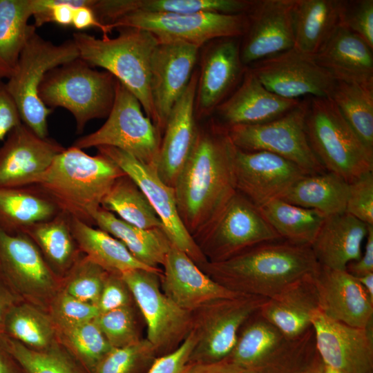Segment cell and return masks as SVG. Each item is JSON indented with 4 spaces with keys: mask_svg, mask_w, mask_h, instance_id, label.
Wrapping results in <instances>:
<instances>
[{
    "mask_svg": "<svg viewBox=\"0 0 373 373\" xmlns=\"http://www.w3.org/2000/svg\"><path fill=\"white\" fill-rule=\"evenodd\" d=\"M93 321L113 347H124L140 340L130 305L100 313Z\"/></svg>",
    "mask_w": 373,
    "mask_h": 373,
    "instance_id": "47",
    "label": "cell"
},
{
    "mask_svg": "<svg viewBox=\"0 0 373 373\" xmlns=\"http://www.w3.org/2000/svg\"><path fill=\"white\" fill-rule=\"evenodd\" d=\"M254 0H95L92 9L101 23L108 27L119 17L131 12L247 13Z\"/></svg>",
    "mask_w": 373,
    "mask_h": 373,
    "instance_id": "31",
    "label": "cell"
},
{
    "mask_svg": "<svg viewBox=\"0 0 373 373\" xmlns=\"http://www.w3.org/2000/svg\"><path fill=\"white\" fill-rule=\"evenodd\" d=\"M246 69L238 38L217 39L205 55L198 77L196 99L200 113L216 109L242 79Z\"/></svg>",
    "mask_w": 373,
    "mask_h": 373,
    "instance_id": "27",
    "label": "cell"
},
{
    "mask_svg": "<svg viewBox=\"0 0 373 373\" xmlns=\"http://www.w3.org/2000/svg\"><path fill=\"white\" fill-rule=\"evenodd\" d=\"M345 270L355 277L373 273V225L369 226L363 254L358 260L350 262Z\"/></svg>",
    "mask_w": 373,
    "mask_h": 373,
    "instance_id": "55",
    "label": "cell"
},
{
    "mask_svg": "<svg viewBox=\"0 0 373 373\" xmlns=\"http://www.w3.org/2000/svg\"><path fill=\"white\" fill-rule=\"evenodd\" d=\"M124 175L108 157L99 153L90 155L71 146L59 153L32 185L60 212L93 226L94 213L116 180Z\"/></svg>",
    "mask_w": 373,
    "mask_h": 373,
    "instance_id": "3",
    "label": "cell"
},
{
    "mask_svg": "<svg viewBox=\"0 0 373 373\" xmlns=\"http://www.w3.org/2000/svg\"><path fill=\"white\" fill-rule=\"evenodd\" d=\"M340 26L358 35L373 49V0H343Z\"/></svg>",
    "mask_w": 373,
    "mask_h": 373,
    "instance_id": "49",
    "label": "cell"
},
{
    "mask_svg": "<svg viewBox=\"0 0 373 373\" xmlns=\"http://www.w3.org/2000/svg\"><path fill=\"white\" fill-rule=\"evenodd\" d=\"M0 373H24L0 338Z\"/></svg>",
    "mask_w": 373,
    "mask_h": 373,
    "instance_id": "59",
    "label": "cell"
},
{
    "mask_svg": "<svg viewBox=\"0 0 373 373\" xmlns=\"http://www.w3.org/2000/svg\"><path fill=\"white\" fill-rule=\"evenodd\" d=\"M60 212L33 185L0 186V229L10 234L23 233L30 226L50 220Z\"/></svg>",
    "mask_w": 373,
    "mask_h": 373,
    "instance_id": "34",
    "label": "cell"
},
{
    "mask_svg": "<svg viewBox=\"0 0 373 373\" xmlns=\"http://www.w3.org/2000/svg\"><path fill=\"white\" fill-rule=\"evenodd\" d=\"M94 224L122 242L142 263L159 269L171 243L162 229H144L129 224L102 207L93 214Z\"/></svg>",
    "mask_w": 373,
    "mask_h": 373,
    "instance_id": "33",
    "label": "cell"
},
{
    "mask_svg": "<svg viewBox=\"0 0 373 373\" xmlns=\"http://www.w3.org/2000/svg\"><path fill=\"white\" fill-rule=\"evenodd\" d=\"M113 161L144 193L160 218L171 245L185 253L197 265L208 261L198 245L184 227L178 214L173 188L166 185L156 170L130 154L111 146L97 148Z\"/></svg>",
    "mask_w": 373,
    "mask_h": 373,
    "instance_id": "13",
    "label": "cell"
},
{
    "mask_svg": "<svg viewBox=\"0 0 373 373\" xmlns=\"http://www.w3.org/2000/svg\"><path fill=\"white\" fill-rule=\"evenodd\" d=\"M349 186L345 212L373 225V173L364 174Z\"/></svg>",
    "mask_w": 373,
    "mask_h": 373,
    "instance_id": "50",
    "label": "cell"
},
{
    "mask_svg": "<svg viewBox=\"0 0 373 373\" xmlns=\"http://www.w3.org/2000/svg\"><path fill=\"white\" fill-rule=\"evenodd\" d=\"M116 79L95 70L78 57L50 70L39 88V97L48 108H64L73 115L81 133L94 119L108 117L115 95Z\"/></svg>",
    "mask_w": 373,
    "mask_h": 373,
    "instance_id": "7",
    "label": "cell"
},
{
    "mask_svg": "<svg viewBox=\"0 0 373 373\" xmlns=\"http://www.w3.org/2000/svg\"><path fill=\"white\" fill-rule=\"evenodd\" d=\"M157 351L146 338L122 347H113L93 373H146Z\"/></svg>",
    "mask_w": 373,
    "mask_h": 373,
    "instance_id": "45",
    "label": "cell"
},
{
    "mask_svg": "<svg viewBox=\"0 0 373 373\" xmlns=\"http://www.w3.org/2000/svg\"><path fill=\"white\" fill-rule=\"evenodd\" d=\"M247 26V13L217 12H131L108 25L110 30L122 28H137L151 32L158 42H180L198 48L211 40L242 37Z\"/></svg>",
    "mask_w": 373,
    "mask_h": 373,
    "instance_id": "10",
    "label": "cell"
},
{
    "mask_svg": "<svg viewBox=\"0 0 373 373\" xmlns=\"http://www.w3.org/2000/svg\"><path fill=\"white\" fill-rule=\"evenodd\" d=\"M163 266V292L178 307L189 312L243 294L204 274L189 256L172 245Z\"/></svg>",
    "mask_w": 373,
    "mask_h": 373,
    "instance_id": "23",
    "label": "cell"
},
{
    "mask_svg": "<svg viewBox=\"0 0 373 373\" xmlns=\"http://www.w3.org/2000/svg\"><path fill=\"white\" fill-rule=\"evenodd\" d=\"M70 221L79 251L109 273L119 275L139 269L160 273V269L150 267L137 260L122 242L107 232L76 218H70Z\"/></svg>",
    "mask_w": 373,
    "mask_h": 373,
    "instance_id": "35",
    "label": "cell"
},
{
    "mask_svg": "<svg viewBox=\"0 0 373 373\" xmlns=\"http://www.w3.org/2000/svg\"><path fill=\"white\" fill-rule=\"evenodd\" d=\"M349 187V183L340 176L325 171L304 175L280 199L317 210L327 217L345 212Z\"/></svg>",
    "mask_w": 373,
    "mask_h": 373,
    "instance_id": "36",
    "label": "cell"
},
{
    "mask_svg": "<svg viewBox=\"0 0 373 373\" xmlns=\"http://www.w3.org/2000/svg\"><path fill=\"white\" fill-rule=\"evenodd\" d=\"M142 108L137 97L116 79L115 100L106 122L95 131L77 139L72 146L82 150L114 147L156 170L160 133Z\"/></svg>",
    "mask_w": 373,
    "mask_h": 373,
    "instance_id": "9",
    "label": "cell"
},
{
    "mask_svg": "<svg viewBox=\"0 0 373 373\" xmlns=\"http://www.w3.org/2000/svg\"><path fill=\"white\" fill-rule=\"evenodd\" d=\"M58 327L66 345L88 373H93L113 348L94 321Z\"/></svg>",
    "mask_w": 373,
    "mask_h": 373,
    "instance_id": "44",
    "label": "cell"
},
{
    "mask_svg": "<svg viewBox=\"0 0 373 373\" xmlns=\"http://www.w3.org/2000/svg\"><path fill=\"white\" fill-rule=\"evenodd\" d=\"M234 174L238 192L257 207L280 198L307 174L292 162L265 151H246L235 146Z\"/></svg>",
    "mask_w": 373,
    "mask_h": 373,
    "instance_id": "18",
    "label": "cell"
},
{
    "mask_svg": "<svg viewBox=\"0 0 373 373\" xmlns=\"http://www.w3.org/2000/svg\"><path fill=\"white\" fill-rule=\"evenodd\" d=\"M300 100L285 99L271 93L247 67L239 86L216 109L226 127L252 125L283 116Z\"/></svg>",
    "mask_w": 373,
    "mask_h": 373,
    "instance_id": "26",
    "label": "cell"
},
{
    "mask_svg": "<svg viewBox=\"0 0 373 373\" xmlns=\"http://www.w3.org/2000/svg\"><path fill=\"white\" fill-rule=\"evenodd\" d=\"M247 68L271 93L285 99L329 97L336 81L312 56L295 47Z\"/></svg>",
    "mask_w": 373,
    "mask_h": 373,
    "instance_id": "14",
    "label": "cell"
},
{
    "mask_svg": "<svg viewBox=\"0 0 373 373\" xmlns=\"http://www.w3.org/2000/svg\"><path fill=\"white\" fill-rule=\"evenodd\" d=\"M258 208L283 240L308 246L312 244L326 218L317 210L280 198L273 199Z\"/></svg>",
    "mask_w": 373,
    "mask_h": 373,
    "instance_id": "38",
    "label": "cell"
},
{
    "mask_svg": "<svg viewBox=\"0 0 373 373\" xmlns=\"http://www.w3.org/2000/svg\"><path fill=\"white\" fill-rule=\"evenodd\" d=\"M93 1L94 0H92L91 3L89 5L75 8L72 26L79 30H84L89 28H97L103 33V37H107L111 31L97 19L91 8Z\"/></svg>",
    "mask_w": 373,
    "mask_h": 373,
    "instance_id": "56",
    "label": "cell"
},
{
    "mask_svg": "<svg viewBox=\"0 0 373 373\" xmlns=\"http://www.w3.org/2000/svg\"><path fill=\"white\" fill-rule=\"evenodd\" d=\"M312 57L335 81L373 86V49L343 27Z\"/></svg>",
    "mask_w": 373,
    "mask_h": 373,
    "instance_id": "28",
    "label": "cell"
},
{
    "mask_svg": "<svg viewBox=\"0 0 373 373\" xmlns=\"http://www.w3.org/2000/svg\"><path fill=\"white\" fill-rule=\"evenodd\" d=\"M234 151L224 126L198 128L191 154L175 180L178 214L195 242L237 192Z\"/></svg>",
    "mask_w": 373,
    "mask_h": 373,
    "instance_id": "1",
    "label": "cell"
},
{
    "mask_svg": "<svg viewBox=\"0 0 373 373\" xmlns=\"http://www.w3.org/2000/svg\"><path fill=\"white\" fill-rule=\"evenodd\" d=\"M323 362L343 373H373V323L365 328L334 321L320 309L312 316Z\"/></svg>",
    "mask_w": 373,
    "mask_h": 373,
    "instance_id": "20",
    "label": "cell"
},
{
    "mask_svg": "<svg viewBox=\"0 0 373 373\" xmlns=\"http://www.w3.org/2000/svg\"><path fill=\"white\" fill-rule=\"evenodd\" d=\"M78 57L79 52L73 39L55 44L35 32L5 83L22 123L41 138L48 137V117L53 109L46 107L40 99V84L50 70Z\"/></svg>",
    "mask_w": 373,
    "mask_h": 373,
    "instance_id": "8",
    "label": "cell"
},
{
    "mask_svg": "<svg viewBox=\"0 0 373 373\" xmlns=\"http://www.w3.org/2000/svg\"><path fill=\"white\" fill-rule=\"evenodd\" d=\"M68 271L64 291L79 300L97 305L109 272L86 256L78 258Z\"/></svg>",
    "mask_w": 373,
    "mask_h": 373,
    "instance_id": "46",
    "label": "cell"
},
{
    "mask_svg": "<svg viewBox=\"0 0 373 373\" xmlns=\"http://www.w3.org/2000/svg\"><path fill=\"white\" fill-rule=\"evenodd\" d=\"M33 0H0V80L12 74L20 55L36 27L28 23Z\"/></svg>",
    "mask_w": 373,
    "mask_h": 373,
    "instance_id": "37",
    "label": "cell"
},
{
    "mask_svg": "<svg viewBox=\"0 0 373 373\" xmlns=\"http://www.w3.org/2000/svg\"><path fill=\"white\" fill-rule=\"evenodd\" d=\"M70 218L61 212L50 220L30 226L23 233L36 244L54 272L69 271L79 258Z\"/></svg>",
    "mask_w": 373,
    "mask_h": 373,
    "instance_id": "39",
    "label": "cell"
},
{
    "mask_svg": "<svg viewBox=\"0 0 373 373\" xmlns=\"http://www.w3.org/2000/svg\"><path fill=\"white\" fill-rule=\"evenodd\" d=\"M314 279L320 310L325 316L353 327L365 328L373 323V300L355 276L320 265Z\"/></svg>",
    "mask_w": 373,
    "mask_h": 373,
    "instance_id": "24",
    "label": "cell"
},
{
    "mask_svg": "<svg viewBox=\"0 0 373 373\" xmlns=\"http://www.w3.org/2000/svg\"><path fill=\"white\" fill-rule=\"evenodd\" d=\"M307 98L301 99L288 113L266 123L225 126L228 135L240 150L276 154L292 162L308 175L325 172L307 137Z\"/></svg>",
    "mask_w": 373,
    "mask_h": 373,
    "instance_id": "11",
    "label": "cell"
},
{
    "mask_svg": "<svg viewBox=\"0 0 373 373\" xmlns=\"http://www.w3.org/2000/svg\"><path fill=\"white\" fill-rule=\"evenodd\" d=\"M19 302L18 296L0 275V336L4 334V323L7 314Z\"/></svg>",
    "mask_w": 373,
    "mask_h": 373,
    "instance_id": "58",
    "label": "cell"
},
{
    "mask_svg": "<svg viewBox=\"0 0 373 373\" xmlns=\"http://www.w3.org/2000/svg\"><path fill=\"white\" fill-rule=\"evenodd\" d=\"M372 300H373V273L356 277Z\"/></svg>",
    "mask_w": 373,
    "mask_h": 373,
    "instance_id": "60",
    "label": "cell"
},
{
    "mask_svg": "<svg viewBox=\"0 0 373 373\" xmlns=\"http://www.w3.org/2000/svg\"><path fill=\"white\" fill-rule=\"evenodd\" d=\"M114 38H102L86 32H75V42L81 59L92 67L111 74L139 100L146 115L154 124L155 113L150 89V64L158 41L151 32L141 29L117 28Z\"/></svg>",
    "mask_w": 373,
    "mask_h": 373,
    "instance_id": "4",
    "label": "cell"
},
{
    "mask_svg": "<svg viewBox=\"0 0 373 373\" xmlns=\"http://www.w3.org/2000/svg\"><path fill=\"white\" fill-rule=\"evenodd\" d=\"M65 149L56 140L41 138L20 124L0 147V186L32 185Z\"/></svg>",
    "mask_w": 373,
    "mask_h": 373,
    "instance_id": "22",
    "label": "cell"
},
{
    "mask_svg": "<svg viewBox=\"0 0 373 373\" xmlns=\"http://www.w3.org/2000/svg\"><path fill=\"white\" fill-rule=\"evenodd\" d=\"M322 373H343V372L340 371L339 370H337L323 363Z\"/></svg>",
    "mask_w": 373,
    "mask_h": 373,
    "instance_id": "62",
    "label": "cell"
},
{
    "mask_svg": "<svg viewBox=\"0 0 373 373\" xmlns=\"http://www.w3.org/2000/svg\"><path fill=\"white\" fill-rule=\"evenodd\" d=\"M101 207L141 229L164 230L160 218L144 193L126 174L116 180L104 196Z\"/></svg>",
    "mask_w": 373,
    "mask_h": 373,
    "instance_id": "41",
    "label": "cell"
},
{
    "mask_svg": "<svg viewBox=\"0 0 373 373\" xmlns=\"http://www.w3.org/2000/svg\"><path fill=\"white\" fill-rule=\"evenodd\" d=\"M198 77L197 72L193 73L186 88L173 107L160 143L156 172L172 188L191 154L198 132L194 113Z\"/></svg>",
    "mask_w": 373,
    "mask_h": 373,
    "instance_id": "25",
    "label": "cell"
},
{
    "mask_svg": "<svg viewBox=\"0 0 373 373\" xmlns=\"http://www.w3.org/2000/svg\"><path fill=\"white\" fill-rule=\"evenodd\" d=\"M369 226L346 212L327 216L310 246L318 264L345 270L361 258Z\"/></svg>",
    "mask_w": 373,
    "mask_h": 373,
    "instance_id": "30",
    "label": "cell"
},
{
    "mask_svg": "<svg viewBox=\"0 0 373 373\" xmlns=\"http://www.w3.org/2000/svg\"><path fill=\"white\" fill-rule=\"evenodd\" d=\"M36 28L54 22L62 26H72L76 7L89 5L92 0H33Z\"/></svg>",
    "mask_w": 373,
    "mask_h": 373,
    "instance_id": "51",
    "label": "cell"
},
{
    "mask_svg": "<svg viewBox=\"0 0 373 373\" xmlns=\"http://www.w3.org/2000/svg\"><path fill=\"white\" fill-rule=\"evenodd\" d=\"M200 48L180 42H158L150 64L154 125L164 132L171 110L193 75Z\"/></svg>",
    "mask_w": 373,
    "mask_h": 373,
    "instance_id": "17",
    "label": "cell"
},
{
    "mask_svg": "<svg viewBox=\"0 0 373 373\" xmlns=\"http://www.w3.org/2000/svg\"><path fill=\"white\" fill-rule=\"evenodd\" d=\"M320 309L314 274L301 278L262 304L258 313L289 337H297L312 325L313 314Z\"/></svg>",
    "mask_w": 373,
    "mask_h": 373,
    "instance_id": "29",
    "label": "cell"
},
{
    "mask_svg": "<svg viewBox=\"0 0 373 373\" xmlns=\"http://www.w3.org/2000/svg\"><path fill=\"white\" fill-rule=\"evenodd\" d=\"M294 0H254L240 43L242 64H252L294 47Z\"/></svg>",
    "mask_w": 373,
    "mask_h": 373,
    "instance_id": "21",
    "label": "cell"
},
{
    "mask_svg": "<svg viewBox=\"0 0 373 373\" xmlns=\"http://www.w3.org/2000/svg\"><path fill=\"white\" fill-rule=\"evenodd\" d=\"M196 343V332L191 331L179 347L157 357L146 373H184Z\"/></svg>",
    "mask_w": 373,
    "mask_h": 373,
    "instance_id": "52",
    "label": "cell"
},
{
    "mask_svg": "<svg viewBox=\"0 0 373 373\" xmlns=\"http://www.w3.org/2000/svg\"><path fill=\"white\" fill-rule=\"evenodd\" d=\"M198 240L204 246L205 257L208 255L211 262H220L259 244L283 239L259 209L237 191Z\"/></svg>",
    "mask_w": 373,
    "mask_h": 373,
    "instance_id": "12",
    "label": "cell"
},
{
    "mask_svg": "<svg viewBox=\"0 0 373 373\" xmlns=\"http://www.w3.org/2000/svg\"><path fill=\"white\" fill-rule=\"evenodd\" d=\"M329 97L363 144L373 151V86L336 81Z\"/></svg>",
    "mask_w": 373,
    "mask_h": 373,
    "instance_id": "40",
    "label": "cell"
},
{
    "mask_svg": "<svg viewBox=\"0 0 373 373\" xmlns=\"http://www.w3.org/2000/svg\"><path fill=\"white\" fill-rule=\"evenodd\" d=\"M267 299L243 294L204 307V321L200 332H196L197 343L189 363H215L227 358L242 325Z\"/></svg>",
    "mask_w": 373,
    "mask_h": 373,
    "instance_id": "16",
    "label": "cell"
},
{
    "mask_svg": "<svg viewBox=\"0 0 373 373\" xmlns=\"http://www.w3.org/2000/svg\"><path fill=\"white\" fill-rule=\"evenodd\" d=\"M323 366V362L318 356L312 365L303 373H322Z\"/></svg>",
    "mask_w": 373,
    "mask_h": 373,
    "instance_id": "61",
    "label": "cell"
},
{
    "mask_svg": "<svg viewBox=\"0 0 373 373\" xmlns=\"http://www.w3.org/2000/svg\"><path fill=\"white\" fill-rule=\"evenodd\" d=\"M0 275L18 296L35 299L52 296L57 284L55 272L28 236L1 229Z\"/></svg>",
    "mask_w": 373,
    "mask_h": 373,
    "instance_id": "19",
    "label": "cell"
},
{
    "mask_svg": "<svg viewBox=\"0 0 373 373\" xmlns=\"http://www.w3.org/2000/svg\"><path fill=\"white\" fill-rule=\"evenodd\" d=\"M17 106L8 93L5 82L0 80V141L21 124Z\"/></svg>",
    "mask_w": 373,
    "mask_h": 373,
    "instance_id": "54",
    "label": "cell"
},
{
    "mask_svg": "<svg viewBox=\"0 0 373 373\" xmlns=\"http://www.w3.org/2000/svg\"><path fill=\"white\" fill-rule=\"evenodd\" d=\"M0 338L24 373H84L57 343L44 350H34L6 335Z\"/></svg>",
    "mask_w": 373,
    "mask_h": 373,
    "instance_id": "43",
    "label": "cell"
},
{
    "mask_svg": "<svg viewBox=\"0 0 373 373\" xmlns=\"http://www.w3.org/2000/svg\"><path fill=\"white\" fill-rule=\"evenodd\" d=\"M305 131L309 146L326 171L350 184L373 171L369 150L329 97H308Z\"/></svg>",
    "mask_w": 373,
    "mask_h": 373,
    "instance_id": "6",
    "label": "cell"
},
{
    "mask_svg": "<svg viewBox=\"0 0 373 373\" xmlns=\"http://www.w3.org/2000/svg\"><path fill=\"white\" fill-rule=\"evenodd\" d=\"M184 373H249L228 358L209 363H189Z\"/></svg>",
    "mask_w": 373,
    "mask_h": 373,
    "instance_id": "57",
    "label": "cell"
},
{
    "mask_svg": "<svg viewBox=\"0 0 373 373\" xmlns=\"http://www.w3.org/2000/svg\"><path fill=\"white\" fill-rule=\"evenodd\" d=\"M159 274L140 269L119 274L142 313L147 325L146 339L157 352L186 336L191 323V312L178 307L162 291Z\"/></svg>",
    "mask_w": 373,
    "mask_h": 373,
    "instance_id": "15",
    "label": "cell"
},
{
    "mask_svg": "<svg viewBox=\"0 0 373 373\" xmlns=\"http://www.w3.org/2000/svg\"><path fill=\"white\" fill-rule=\"evenodd\" d=\"M204 267L213 279L234 291L270 298L320 267L310 246L284 240L264 242Z\"/></svg>",
    "mask_w": 373,
    "mask_h": 373,
    "instance_id": "2",
    "label": "cell"
},
{
    "mask_svg": "<svg viewBox=\"0 0 373 373\" xmlns=\"http://www.w3.org/2000/svg\"><path fill=\"white\" fill-rule=\"evenodd\" d=\"M55 334L52 318L28 303L19 302L6 315L3 335L30 348L49 347L55 343Z\"/></svg>",
    "mask_w": 373,
    "mask_h": 373,
    "instance_id": "42",
    "label": "cell"
},
{
    "mask_svg": "<svg viewBox=\"0 0 373 373\" xmlns=\"http://www.w3.org/2000/svg\"><path fill=\"white\" fill-rule=\"evenodd\" d=\"M318 356L312 326L289 337L258 312L241 327L227 358L249 373H303Z\"/></svg>",
    "mask_w": 373,
    "mask_h": 373,
    "instance_id": "5",
    "label": "cell"
},
{
    "mask_svg": "<svg viewBox=\"0 0 373 373\" xmlns=\"http://www.w3.org/2000/svg\"><path fill=\"white\" fill-rule=\"evenodd\" d=\"M343 0H294V47L316 55L340 27Z\"/></svg>",
    "mask_w": 373,
    "mask_h": 373,
    "instance_id": "32",
    "label": "cell"
},
{
    "mask_svg": "<svg viewBox=\"0 0 373 373\" xmlns=\"http://www.w3.org/2000/svg\"><path fill=\"white\" fill-rule=\"evenodd\" d=\"M130 293L120 275L109 273L97 303L100 313L129 306Z\"/></svg>",
    "mask_w": 373,
    "mask_h": 373,
    "instance_id": "53",
    "label": "cell"
},
{
    "mask_svg": "<svg viewBox=\"0 0 373 373\" xmlns=\"http://www.w3.org/2000/svg\"><path fill=\"white\" fill-rule=\"evenodd\" d=\"M99 314L97 305L79 300L65 291L57 296L52 307V320L57 327L91 321Z\"/></svg>",
    "mask_w": 373,
    "mask_h": 373,
    "instance_id": "48",
    "label": "cell"
}]
</instances>
